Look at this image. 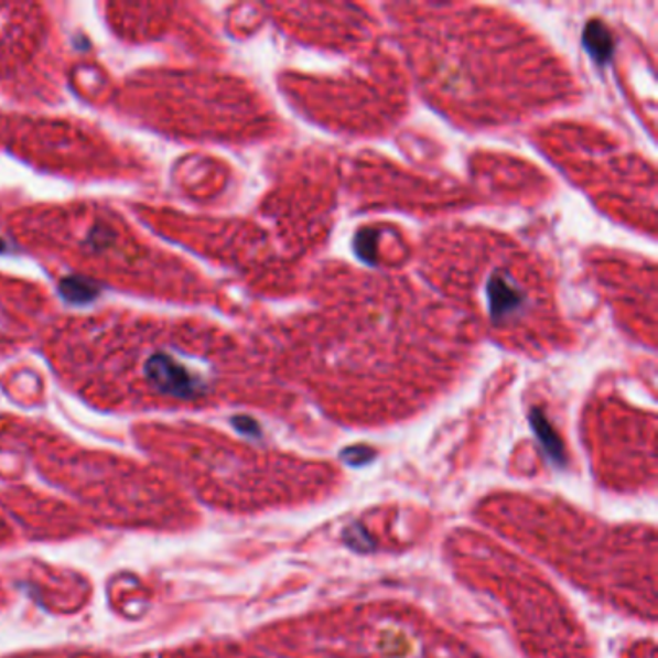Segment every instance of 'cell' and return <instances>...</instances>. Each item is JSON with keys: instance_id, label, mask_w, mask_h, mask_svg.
Segmentation results:
<instances>
[{"instance_id": "1", "label": "cell", "mask_w": 658, "mask_h": 658, "mask_svg": "<svg viewBox=\"0 0 658 658\" xmlns=\"http://www.w3.org/2000/svg\"><path fill=\"white\" fill-rule=\"evenodd\" d=\"M148 379L155 385L164 395L176 396V398H194L202 390V382L195 379L186 367L174 362L169 356H155L149 359L145 365Z\"/></svg>"}, {"instance_id": "2", "label": "cell", "mask_w": 658, "mask_h": 658, "mask_svg": "<svg viewBox=\"0 0 658 658\" xmlns=\"http://www.w3.org/2000/svg\"><path fill=\"white\" fill-rule=\"evenodd\" d=\"M488 300H490L493 317L498 319L518 308L521 303V294H519L518 288L511 287L508 280L495 277L488 282Z\"/></svg>"}, {"instance_id": "3", "label": "cell", "mask_w": 658, "mask_h": 658, "mask_svg": "<svg viewBox=\"0 0 658 658\" xmlns=\"http://www.w3.org/2000/svg\"><path fill=\"white\" fill-rule=\"evenodd\" d=\"M583 45L587 48L589 55L595 58L596 63H608L614 51V41L611 32L603 22H591L583 33Z\"/></svg>"}, {"instance_id": "4", "label": "cell", "mask_w": 658, "mask_h": 658, "mask_svg": "<svg viewBox=\"0 0 658 658\" xmlns=\"http://www.w3.org/2000/svg\"><path fill=\"white\" fill-rule=\"evenodd\" d=\"M529 419H531V427H533L535 433L539 436V441L542 442L544 450L549 452L550 457L557 460L558 464H562L564 462V446H562V442L558 439V434L554 433V429L549 425V421L542 416V411L535 408Z\"/></svg>"}, {"instance_id": "5", "label": "cell", "mask_w": 658, "mask_h": 658, "mask_svg": "<svg viewBox=\"0 0 658 658\" xmlns=\"http://www.w3.org/2000/svg\"><path fill=\"white\" fill-rule=\"evenodd\" d=\"M342 457L352 465H364L367 462H371L375 457V452L367 446H352V449L344 450Z\"/></svg>"}, {"instance_id": "6", "label": "cell", "mask_w": 658, "mask_h": 658, "mask_svg": "<svg viewBox=\"0 0 658 658\" xmlns=\"http://www.w3.org/2000/svg\"><path fill=\"white\" fill-rule=\"evenodd\" d=\"M234 425H236V429H240L241 433L259 434V425L254 419L236 418L234 419Z\"/></svg>"}]
</instances>
